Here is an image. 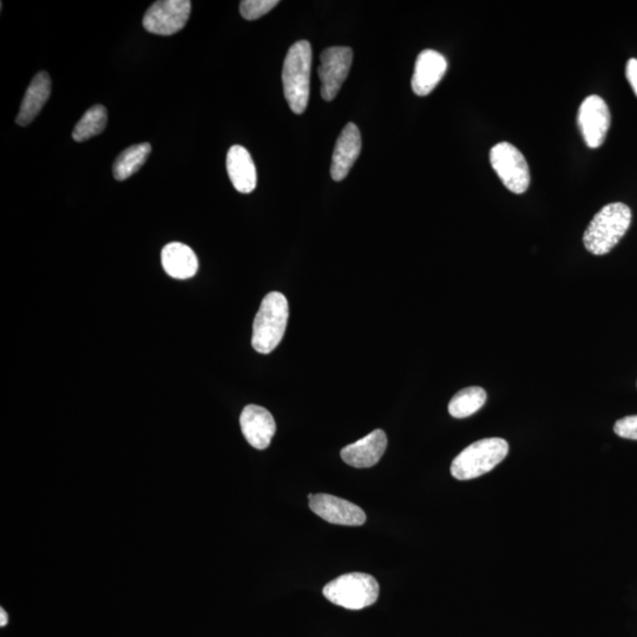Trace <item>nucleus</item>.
<instances>
[{
    "label": "nucleus",
    "mask_w": 637,
    "mask_h": 637,
    "mask_svg": "<svg viewBox=\"0 0 637 637\" xmlns=\"http://www.w3.org/2000/svg\"><path fill=\"white\" fill-rule=\"evenodd\" d=\"M448 70L446 58L435 50L420 52L412 76V90L418 96H428Z\"/></svg>",
    "instance_id": "12"
},
{
    "label": "nucleus",
    "mask_w": 637,
    "mask_h": 637,
    "mask_svg": "<svg viewBox=\"0 0 637 637\" xmlns=\"http://www.w3.org/2000/svg\"><path fill=\"white\" fill-rule=\"evenodd\" d=\"M485 402H487V391L483 387H466L451 399L449 412L453 418H468L481 410Z\"/></svg>",
    "instance_id": "19"
},
{
    "label": "nucleus",
    "mask_w": 637,
    "mask_h": 637,
    "mask_svg": "<svg viewBox=\"0 0 637 637\" xmlns=\"http://www.w3.org/2000/svg\"><path fill=\"white\" fill-rule=\"evenodd\" d=\"M311 68V44L307 41L294 43L287 52L282 68L284 94L294 114L305 113L310 101Z\"/></svg>",
    "instance_id": "2"
},
{
    "label": "nucleus",
    "mask_w": 637,
    "mask_h": 637,
    "mask_svg": "<svg viewBox=\"0 0 637 637\" xmlns=\"http://www.w3.org/2000/svg\"><path fill=\"white\" fill-rule=\"evenodd\" d=\"M323 593L326 599L336 606L361 610L377 602L379 584L369 574L351 573L327 583Z\"/></svg>",
    "instance_id": "5"
},
{
    "label": "nucleus",
    "mask_w": 637,
    "mask_h": 637,
    "mask_svg": "<svg viewBox=\"0 0 637 637\" xmlns=\"http://www.w3.org/2000/svg\"><path fill=\"white\" fill-rule=\"evenodd\" d=\"M310 508L315 515L332 524L360 527L366 522V514L358 505L327 494L308 495Z\"/></svg>",
    "instance_id": "10"
},
{
    "label": "nucleus",
    "mask_w": 637,
    "mask_h": 637,
    "mask_svg": "<svg viewBox=\"0 0 637 637\" xmlns=\"http://www.w3.org/2000/svg\"><path fill=\"white\" fill-rule=\"evenodd\" d=\"M509 444L502 438L482 439L468 446L453 459L451 474L458 481H469L488 474L508 456Z\"/></svg>",
    "instance_id": "4"
},
{
    "label": "nucleus",
    "mask_w": 637,
    "mask_h": 637,
    "mask_svg": "<svg viewBox=\"0 0 637 637\" xmlns=\"http://www.w3.org/2000/svg\"><path fill=\"white\" fill-rule=\"evenodd\" d=\"M227 172L232 185L239 193L249 194L256 188L258 176L249 151L241 146H233L227 154Z\"/></svg>",
    "instance_id": "15"
},
{
    "label": "nucleus",
    "mask_w": 637,
    "mask_h": 637,
    "mask_svg": "<svg viewBox=\"0 0 637 637\" xmlns=\"http://www.w3.org/2000/svg\"><path fill=\"white\" fill-rule=\"evenodd\" d=\"M626 76L630 85H632L635 95L637 96V59H629L626 68Z\"/></svg>",
    "instance_id": "23"
},
{
    "label": "nucleus",
    "mask_w": 637,
    "mask_h": 637,
    "mask_svg": "<svg viewBox=\"0 0 637 637\" xmlns=\"http://www.w3.org/2000/svg\"><path fill=\"white\" fill-rule=\"evenodd\" d=\"M490 162L503 185L510 192L523 194L530 186V170L527 160L511 143L501 142L490 151Z\"/></svg>",
    "instance_id": "6"
},
{
    "label": "nucleus",
    "mask_w": 637,
    "mask_h": 637,
    "mask_svg": "<svg viewBox=\"0 0 637 637\" xmlns=\"http://www.w3.org/2000/svg\"><path fill=\"white\" fill-rule=\"evenodd\" d=\"M353 51L347 47H332L323 51L318 69L321 81V96L327 102L337 97L350 72Z\"/></svg>",
    "instance_id": "8"
},
{
    "label": "nucleus",
    "mask_w": 637,
    "mask_h": 637,
    "mask_svg": "<svg viewBox=\"0 0 637 637\" xmlns=\"http://www.w3.org/2000/svg\"><path fill=\"white\" fill-rule=\"evenodd\" d=\"M361 151V135L354 123H348L341 131L332 157L331 175L334 181L346 179Z\"/></svg>",
    "instance_id": "14"
},
{
    "label": "nucleus",
    "mask_w": 637,
    "mask_h": 637,
    "mask_svg": "<svg viewBox=\"0 0 637 637\" xmlns=\"http://www.w3.org/2000/svg\"><path fill=\"white\" fill-rule=\"evenodd\" d=\"M151 153V146L149 143L135 144L123 153L118 155L114 167L113 173L117 181H124L129 179L135 173L139 172L143 164L147 162Z\"/></svg>",
    "instance_id": "18"
},
{
    "label": "nucleus",
    "mask_w": 637,
    "mask_h": 637,
    "mask_svg": "<svg viewBox=\"0 0 637 637\" xmlns=\"http://www.w3.org/2000/svg\"><path fill=\"white\" fill-rule=\"evenodd\" d=\"M108 123V111L103 105L91 107L76 124L72 137L76 142H85L103 133Z\"/></svg>",
    "instance_id": "20"
},
{
    "label": "nucleus",
    "mask_w": 637,
    "mask_h": 637,
    "mask_svg": "<svg viewBox=\"0 0 637 637\" xmlns=\"http://www.w3.org/2000/svg\"><path fill=\"white\" fill-rule=\"evenodd\" d=\"M192 3L189 0H162L150 6L143 18V26L150 34L172 36L185 28Z\"/></svg>",
    "instance_id": "7"
},
{
    "label": "nucleus",
    "mask_w": 637,
    "mask_h": 637,
    "mask_svg": "<svg viewBox=\"0 0 637 637\" xmlns=\"http://www.w3.org/2000/svg\"><path fill=\"white\" fill-rule=\"evenodd\" d=\"M290 308L284 294L272 292L262 300L253 325L252 345L256 352L269 354L285 336Z\"/></svg>",
    "instance_id": "3"
},
{
    "label": "nucleus",
    "mask_w": 637,
    "mask_h": 637,
    "mask_svg": "<svg viewBox=\"0 0 637 637\" xmlns=\"http://www.w3.org/2000/svg\"><path fill=\"white\" fill-rule=\"evenodd\" d=\"M610 121L612 117L602 97L591 95L582 102L577 122L589 148H599L606 141Z\"/></svg>",
    "instance_id": "9"
},
{
    "label": "nucleus",
    "mask_w": 637,
    "mask_h": 637,
    "mask_svg": "<svg viewBox=\"0 0 637 637\" xmlns=\"http://www.w3.org/2000/svg\"><path fill=\"white\" fill-rule=\"evenodd\" d=\"M240 425L246 441L258 450L271 445L277 431L272 413L258 405H248L240 416Z\"/></svg>",
    "instance_id": "11"
},
{
    "label": "nucleus",
    "mask_w": 637,
    "mask_h": 637,
    "mask_svg": "<svg viewBox=\"0 0 637 637\" xmlns=\"http://www.w3.org/2000/svg\"><path fill=\"white\" fill-rule=\"evenodd\" d=\"M387 437L383 430H374L358 442L341 450L343 461L357 469L371 468L384 456Z\"/></svg>",
    "instance_id": "13"
},
{
    "label": "nucleus",
    "mask_w": 637,
    "mask_h": 637,
    "mask_svg": "<svg viewBox=\"0 0 637 637\" xmlns=\"http://www.w3.org/2000/svg\"><path fill=\"white\" fill-rule=\"evenodd\" d=\"M614 431L621 438L637 441V416H629L617 420Z\"/></svg>",
    "instance_id": "22"
},
{
    "label": "nucleus",
    "mask_w": 637,
    "mask_h": 637,
    "mask_svg": "<svg viewBox=\"0 0 637 637\" xmlns=\"http://www.w3.org/2000/svg\"><path fill=\"white\" fill-rule=\"evenodd\" d=\"M51 95V78L45 71L38 72L26 90L21 110L17 116V124L21 127L29 126L41 113L45 103Z\"/></svg>",
    "instance_id": "17"
},
{
    "label": "nucleus",
    "mask_w": 637,
    "mask_h": 637,
    "mask_svg": "<svg viewBox=\"0 0 637 637\" xmlns=\"http://www.w3.org/2000/svg\"><path fill=\"white\" fill-rule=\"evenodd\" d=\"M278 4V0H244L240 3V13L247 21H255L267 15Z\"/></svg>",
    "instance_id": "21"
},
{
    "label": "nucleus",
    "mask_w": 637,
    "mask_h": 637,
    "mask_svg": "<svg viewBox=\"0 0 637 637\" xmlns=\"http://www.w3.org/2000/svg\"><path fill=\"white\" fill-rule=\"evenodd\" d=\"M161 260L164 271L177 280L193 278L199 269V261L193 249L180 242H172L164 247Z\"/></svg>",
    "instance_id": "16"
},
{
    "label": "nucleus",
    "mask_w": 637,
    "mask_h": 637,
    "mask_svg": "<svg viewBox=\"0 0 637 637\" xmlns=\"http://www.w3.org/2000/svg\"><path fill=\"white\" fill-rule=\"evenodd\" d=\"M0 617H2V620H0V626L5 627L6 625H8L9 617L3 608L0 609Z\"/></svg>",
    "instance_id": "24"
},
{
    "label": "nucleus",
    "mask_w": 637,
    "mask_h": 637,
    "mask_svg": "<svg viewBox=\"0 0 637 637\" xmlns=\"http://www.w3.org/2000/svg\"><path fill=\"white\" fill-rule=\"evenodd\" d=\"M632 210L625 203H609L591 220L583 235V244L594 255L612 252L632 225Z\"/></svg>",
    "instance_id": "1"
}]
</instances>
